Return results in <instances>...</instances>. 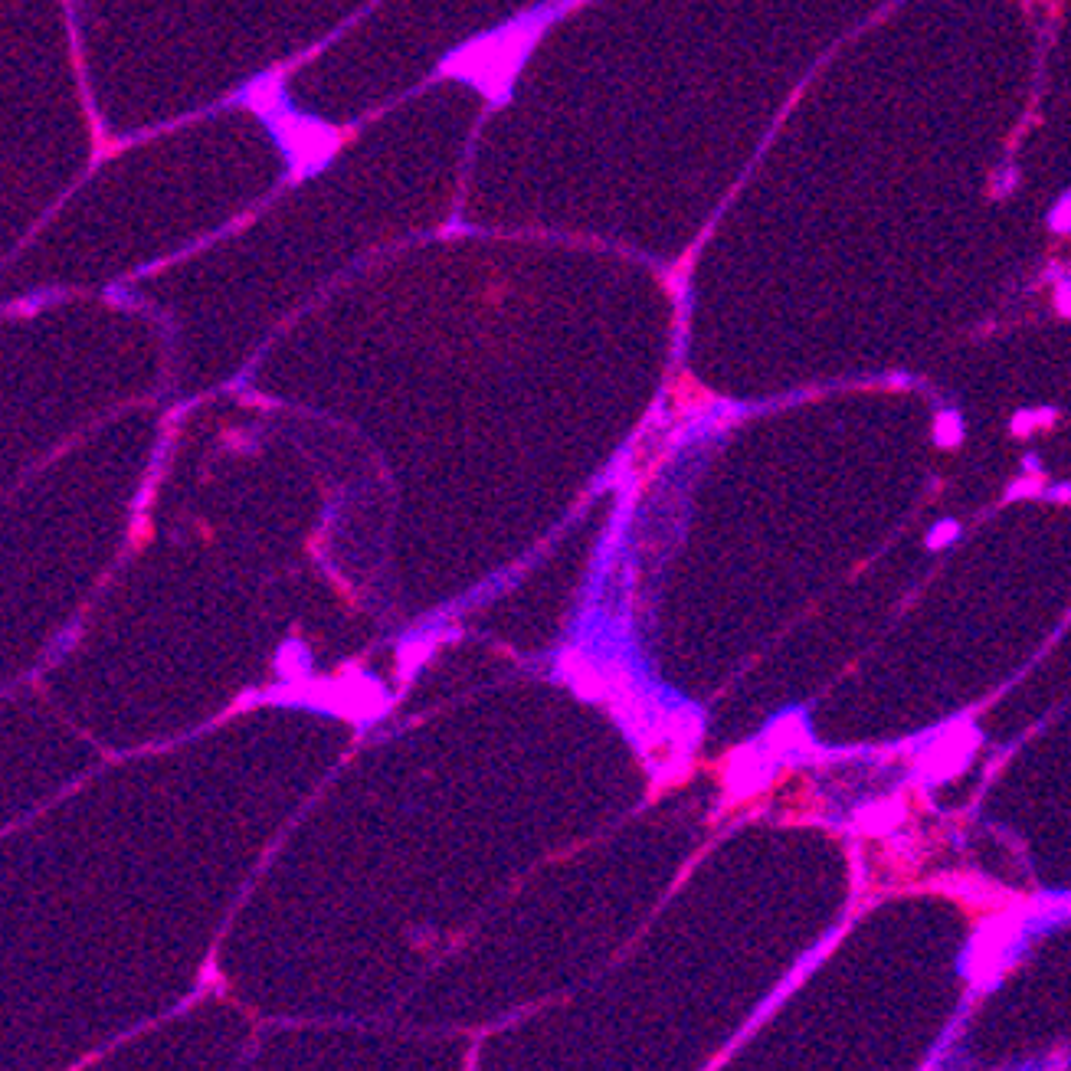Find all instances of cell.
<instances>
[{
  "label": "cell",
  "instance_id": "1",
  "mask_svg": "<svg viewBox=\"0 0 1071 1071\" xmlns=\"http://www.w3.org/2000/svg\"><path fill=\"white\" fill-rule=\"evenodd\" d=\"M970 747H973V734L970 731H954L947 741H940L931 754H927L924 767L931 770V777H950L954 770H960L970 760Z\"/></svg>",
  "mask_w": 1071,
  "mask_h": 1071
},
{
  "label": "cell",
  "instance_id": "2",
  "mask_svg": "<svg viewBox=\"0 0 1071 1071\" xmlns=\"http://www.w3.org/2000/svg\"><path fill=\"white\" fill-rule=\"evenodd\" d=\"M764 777H767V764H764V757H760V754H744L731 770V783H734L737 793L754 790L757 783H764Z\"/></svg>",
  "mask_w": 1071,
  "mask_h": 1071
}]
</instances>
